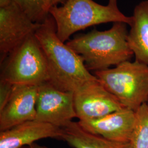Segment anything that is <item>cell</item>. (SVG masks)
I'll list each match as a JSON object with an SVG mask.
<instances>
[{
  "label": "cell",
  "mask_w": 148,
  "mask_h": 148,
  "mask_svg": "<svg viewBox=\"0 0 148 148\" xmlns=\"http://www.w3.org/2000/svg\"></svg>",
  "instance_id": "19"
},
{
  "label": "cell",
  "mask_w": 148,
  "mask_h": 148,
  "mask_svg": "<svg viewBox=\"0 0 148 148\" xmlns=\"http://www.w3.org/2000/svg\"><path fill=\"white\" fill-rule=\"evenodd\" d=\"M136 112V122L131 143L133 148H148V103Z\"/></svg>",
  "instance_id": "15"
},
{
  "label": "cell",
  "mask_w": 148,
  "mask_h": 148,
  "mask_svg": "<svg viewBox=\"0 0 148 148\" xmlns=\"http://www.w3.org/2000/svg\"><path fill=\"white\" fill-rule=\"evenodd\" d=\"M29 148H48L47 147L43 146V145H41L40 144H38L36 143H34L30 146L29 147Z\"/></svg>",
  "instance_id": "17"
},
{
  "label": "cell",
  "mask_w": 148,
  "mask_h": 148,
  "mask_svg": "<svg viewBox=\"0 0 148 148\" xmlns=\"http://www.w3.org/2000/svg\"><path fill=\"white\" fill-rule=\"evenodd\" d=\"M14 85L0 79V110H1L10 98Z\"/></svg>",
  "instance_id": "16"
},
{
  "label": "cell",
  "mask_w": 148,
  "mask_h": 148,
  "mask_svg": "<svg viewBox=\"0 0 148 148\" xmlns=\"http://www.w3.org/2000/svg\"><path fill=\"white\" fill-rule=\"evenodd\" d=\"M128 42L136 60L148 65V0L134 7Z\"/></svg>",
  "instance_id": "12"
},
{
  "label": "cell",
  "mask_w": 148,
  "mask_h": 148,
  "mask_svg": "<svg viewBox=\"0 0 148 148\" xmlns=\"http://www.w3.org/2000/svg\"><path fill=\"white\" fill-rule=\"evenodd\" d=\"M104 87L125 108L136 111L148 103V65L137 60L94 72Z\"/></svg>",
  "instance_id": "4"
},
{
  "label": "cell",
  "mask_w": 148,
  "mask_h": 148,
  "mask_svg": "<svg viewBox=\"0 0 148 148\" xmlns=\"http://www.w3.org/2000/svg\"><path fill=\"white\" fill-rule=\"evenodd\" d=\"M0 79L13 85L36 86L49 81L47 62L35 34L27 37L1 63Z\"/></svg>",
  "instance_id": "5"
},
{
  "label": "cell",
  "mask_w": 148,
  "mask_h": 148,
  "mask_svg": "<svg viewBox=\"0 0 148 148\" xmlns=\"http://www.w3.org/2000/svg\"><path fill=\"white\" fill-rule=\"evenodd\" d=\"M55 21L57 35L64 42L75 32L96 25L122 22L131 26L132 16L120 10L117 0H109L106 5L93 0H66L53 7L49 13Z\"/></svg>",
  "instance_id": "3"
},
{
  "label": "cell",
  "mask_w": 148,
  "mask_h": 148,
  "mask_svg": "<svg viewBox=\"0 0 148 148\" xmlns=\"http://www.w3.org/2000/svg\"><path fill=\"white\" fill-rule=\"evenodd\" d=\"M127 24L114 23L110 29H93L76 36L66 44L83 59L86 68L94 72L130 60L133 53L128 42Z\"/></svg>",
  "instance_id": "2"
},
{
  "label": "cell",
  "mask_w": 148,
  "mask_h": 148,
  "mask_svg": "<svg viewBox=\"0 0 148 148\" xmlns=\"http://www.w3.org/2000/svg\"><path fill=\"white\" fill-rule=\"evenodd\" d=\"M37 86L14 85L10 98L0 110V131H3L36 116Z\"/></svg>",
  "instance_id": "10"
},
{
  "label": "cell",
  "mask_w": 148,
  "mask_h": 148,
  "mask_svg": "<svg viewBox=\"0 0 148 148\" xmlns=\"http://www.w3.org/2000/svg\"><path fill=\"white\" fill-rule=\"evenodd\" d=\"M29 148V147H24V148Z\"/></svg>",
  "instance_id": "18"
},
{
  "label": "cell",
  "mask_w": 148,
  "mask_h": 148,
  "mask_svg": "<svg viewBox=\"0 0 148 148\" xmlns=\"http://www.w3.org/2000/svg\"><path fill=\"white\" fill-rule=\"evenodd\" d=\"M35 35L47 62L49 81L56 87L74 92L86 82L96 79L79 54L58 37L56 23L51 15L40 24Z\"/></svg>",
  "instance_id": "1"
},
{
  "label": "cell",
  "mask_w": 148,
  "mask_h": 148,
  "mask_svg": "<svg viewBox=\"0 0 148 148\" xmlns=\"http://www.w3.org/2000/svg\"><path fill=\"white\" fill-rule=\"evenodd\" d=\"M61 140L74 148H133L131 142L121 143L109 140L88 132L79 126L78 122L71 121L62 127Z\"/></svg>",
  "instance_id": "13"
},
{
  "label": "cell",
  "mask_w": 148,
  "mask_h": 148,
  "mask_svg": "<svg viewBox=\"0 0 148 148\" xmlns=\"http://www.w3.org/2000/svg\"><path fill=\"white\" fill-rule=\"evenodd\" d=\"M62 129L36 120L25 122L0 133V148H23L45 138L61 139Z\"/></svg>",
  "instance_id": "11"
},
{
  "label": "cell",
  "mask_w": 148,
  "mask_h": 148,
  "mask_svg": "<svg viewBox=\"0 0 148 148\" xmlns=\"http://www.w3.org/2000/svg\"><path fill=\"white\" fill-rule=\"evenodd\" d=\"M35 120L63 127L77 117L74 92L60 90L49 81L37 86Z\"/></svg>",
  "instance_id": "7"
},
{
  "label": "cell",
  "mask_w": 148,
  "mask_h": 148,
  "mask_svg": "<svg viewBox=\"0 0 148 148\" xmlns=\"http://www.w3.org/2000/svg\"><path fill=\"white\" fill-rule=\"evenodd\" d=\"M41 24L35 23L13 0H0V63Z\"/></svg>",
  "instance_id": "6"
},
{
  "label": "cell",
  "mask_w": 148,
  "mask_h": 148,
  "mask_svg": "<svg viewBox=\"0 0 148 148\" xmlns=\"http://www.w3.org/2000/svg\"><path fill=\"white\" fill-rule=\"evenodd\" d=\"M74 95L75 109L79 121L99 118L125 108L97 77L81 86Z\"/></svg>",
  "instance_id": "8"
},
{
  "label": "cell",
  "mask_w": 148,
  "mask_h": 148,
  "mask_svg": "<svg viewBox=\"0 0 148 148\" xmlns=\"http://www.w3.org/2000/svg\"><path fill=\"white\" fill-rule=\"evenodd\" d=\"M32 21L41 24L48 16L51 10L66 0H13Z\"/></svg>",
  "instance_id": "14"
},
{
  "label": "cell",
  "mask_w": 148,
  "mask_h": 148,
  "mask_svg": "<svg viewBox=\"0 0 148 148\" xmlns=\"http://www.w3.org/2000/svg\"><path fill=\"white\" fill-rule=\"evenodd\" d=\"M136 119V111L124 108L106 116L78 123L90 133L112 141L128 143L131 140Z\"/></svg>",
  "instance_id": "9"
}]
</instances>
